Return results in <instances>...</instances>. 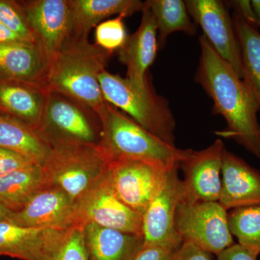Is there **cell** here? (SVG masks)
<instances>
[{
    "label": "cell",
    "mask_w": 260,
    "mask_h": 260,
    "mask_svg": "<svg viewBox=\"0 0 260 260\" xmlns=\"http://www.w3.org/2000/svg\"><path fill=\"white\" fill-rule=\"evenodd\" d=\"M226 148L220 139L190 156L179 166L184 178L181 202H218L221 191V170Z\"/></svg>",
    "instance_id": "12"
},
{
    "label": "cell",
    "mask_w": 260,
    "mask_h": 260,
    "mask_svg": "<svg viewBox=\"0 0 260 260\" xmlns=\"http://www.w3.org/2000/svg\"><path fill=\"white\" fill-rule=\"evenodd\" d=\"M179 169L175 167L168 171L161 187L143 214V247L157 246L178 249L183 244L175 225L176 213L182 199Z\"/></svg>",
    "instance_id": "9"
},
{
    "label": "cell",
    "mask_w": 260,
    "mask_h": 260,
    "mask_svg": "<svg viewBox=\"0 0 260 260\" xmlns=\"http://www.w3.org/2000/svg\"><path fill=\"white\" fill-rule=\"evenodd\" d=\"M142 12L139 28L117 51L119 61L126 68V78L140 87L146 85L148 68L153 64L158 50L156 24L145 2Z\"/></svg>",
    "instance_id": "16"
},
{
    "label": "cell",
    "mask_w": 260,
    "mask_h": 260,
    "mask_svg": "<svg viewBox=\"0 0 260 260\" xmlns=\"http://www.w3.org/2000/svg\"><path fill=\"white\" fill-rule=\"evenodd\" d=\"M102 129V121L96 113L61 94L50 92L36 132L51 147L99 145Z\"/></svg>",
    "instance_id": "6"
},
{
    "label": "cell",
    "mask_w": 260,
    "mask_h": 260,
    "mask_svg": "<svg viewBox=\"0 0 260 260\" xmlns=\"http://www.w3.org/2000/svg\"><path fill=\"white\" fill-rule=\"evenodd\" d=\"M158 32V49L165 46L167 38L175 32L194 36L198 26L191 20L185 3L182 0H148Z\"/></svg>",
    "instance_id": "25"
},
{
    "label": "cell",
    "mask_w": 260,
    "mask_h": 260,
    "mask_svg": "<svg viewBox=\"0 0 260 260\" xmlns=\"http://www.w3.org/2000/svg\"><path fill=\"white\" fill-rule=\"evenodd\" d=\"M64 231L0 221V256L21 260H49Z\"/></svg>",
    "instance_id": "17"
},
{
    "label": "cell",
    "mask_w": 260,
    "mask_h": 260,
    "mask_svg": "<svg viewBox=\"0 0 260 260\" xmlns=\"http://www.w3.org/2000/svg\"><path fill=\"white\" fill-rule=\"evenodd\" d=\"M83 229L73 226L64 230L49 260H89Z\"/></svg>",
    "instance_id": "27"
},
{
    "label": "cell",
    "mask_w": 260,
    "mask_h": 260,
    "mask_svg": "<svg viewBox=\"0 0 260 260\" xmlns=\"http://www.w3.org/2000/svg\"><path fill=\"white\" fill-rule=\"evenodd\" d=\"M225 4L229 5V8H232L234 10V13L242 17L246 23L257 29L256 25L255 16H254L251 1H249V0H234V1L227 2Z\"/></svg>",
    "instance_id": "33"
},
{
    "label": "cell",
    "mask_w": 260,
    "mask_h": 260,
    "mask_svg": "<svg viewBox=\"0 0 260 260\" xmlns=\"http://www.w3.org/2000/svg\"><path fill=\"white\" fill-rule=\"evenodd\" d=\"M124 18L122 15H119L98 25L95 30V45L109 52L119 50L129 37Z\"/></svg>",
    "instance_id": "28"
},
{
    "label": "cell",
    "mask_w": 260,
    "mask_h": 260,
    "mask_svg": "<svg viewBox=\"0 0 260 260\" xmlns=\"http://www.w3.org/2000/svg\"><path fill=\"white\" fill-rule=\"evenodd\" d=\"M84 240L89 260H135L143 248L142 235L88 223Z\"/></svg>",
    "instance_id": "20"
},
{
    "label": "cell",
    "mask_w": 260,
    "mask_h": 260,
    "mask_svg": "<svg viewBox=\"0 0 260 260\" xmlns=\"http://www.w3.org/2000/svg\"><path fill=\"white\" fill-rule=\"evenodd\" d=\"M186 9L194 23L222 59L243 78L242 54L234 21L225 6L219 0H186Z\"/></svg>",
    "instance_id": "11"
},
{
    "label": "cell",
    "mask_w": 260,
    "mask_h": 260,
    "mask_svg": "<svg viewBox=\"0 0 260 260\" xmlns=\"http://www.w3.org/2000/svg\"><path fill=\"white\" fill-rule=\"evenodd\" d=\"M12 212V210L8 209L0 203V221H7L9 219Z\"/></svg>",
    "instance_id": "37"
},
{
    "label": "cell",
    "mask_w": 260,
    "mask_h": 260,
    "mask_svg": "<svg viewBox=\"0 0 260 260\" xmlns=\"http://www.w3.org/2000/svg\"><path fill=\"white\" fill-rule=\"evenodd\" d=\"M168 171L144 160L119 158L109 164L108 177L118 198L143 217Z\"/></svg>",
    "instance_id": "8"
},
{
    "label": "cell",
    "mask_w": 260,
    "mask_h": 260,
    "mask_svg": "<svg viewBox=\"0 0 260 260\" xmlns=\"http://www.w3.org/2000/svg\"><path fill=\"white\" fill-rule=\"evenodd\" d=\"M251 3L255 16L256 28L260 30V0H252Z\"/></svg>",
    "instance_id": "36"
},
{
    "label": "cell",
    "mask_w": 260,
    "mask_h": 260,
    "mask_svg": "<svg viewBox=\"0 0 260 260\" xmlns=\"http://www.w3.org/2000/svg\"><path fill=\"white\" fill-rule=\"evenodd\" d=\"M35 164L30 159L16 152L0 148V177Z\"/></svg>",
    "instance_id": "30"
},
{
    "label": "cell",
    "mask_w": 260,
    "mask_h": 260,
    "mask_svg": "<svg viewBox=\"0 0 260 260\" xmlns=\"http://www.w3.org/2000/svg\"><path fill=\"white\" fill-rule=\"evenodd\" d=\"M113 53L88 42L70 37L51 62L47 80L49 91L61 94L96 113L107 111L99 75L105 70Z\"/></svg>",
    "instance_id": "2"
},
{
    "label": "cell",
    "mask_w": 260,
    "mask_h": 260,
    "mask_svg": "<svg viewBox=\"0 0 260 260\" xmlns=\"http://www.w3.org/2000/svg\"><path fill=\"white\" fill-rule=\"evenodd\" d=\"M99 79L103 95L109 104L120 109L164 143L176 146V121L169 101L156 93L149 75L143 87L106 70L99 75Z\"/></svg>",
    "instance_id": "4"
},
{
    "label": "cell",
    "mask_w": 260,
    "mask_h": 260,
    "mask_svg": "<svg viewBox=\"0 0 260 260\" xmlns=\"http://www.w3.org/2000/svg\"><path fill=\"white\" fill-rule=\"evenodd\" d=\"M0 148L16 152L42 166L50 147L35 130L0 114Z\"/></svg>",
    "instance_id": "23"
},
{
    "label": "cell",
    "mask_w": 260,
    "mask_h": 260,
    "mask_svg": "<svg viewBox=\"0 0 260 260\" xmlns=\"http://www.w3.org/2000/svg\"><path fill=\"white\" fill-rule=\"evenodd\" d=\"M242 54L243 78L260 112V32L236 13L232 17Z\"/></svg>",
    "instance_id": "24"
},
{
    "label": "cell",
    "mask_w": 260,
    "mask_h": 260,
    "mask_svg": "<svg viewBox=\"0 0 260 260\" xmlns=\"http://www.w3.org/2000/svg\"><path fill=\"white\" fill-rule=\"evenodd\" d=\"M110 162L99 145L60 144L50 147L42 167L47 186L78 202L105 178Z\"/></svg>",
    "instance_id": "5"
},
{
    "label": "cell",
    "mask_w": 260,
    "mask_h": 260,
    "mask_svg": "<svg viewBox=\"0 0 260 260\" xmlns=\"http://www.w3.org/2000/svg\"><path fill=\"white\" fill-rule=\"evenodd\" d=\"M7 221L23 227L66 230L78 226L76 202L61 189L47 186L34 194L21 209L12 212Z\"/></svg>",
    "instance_id": "13"
},
{
    "label": "cell",
    "mask_w": 260,
    "mask_h": 260,
    "mask_svg": "<svg viewBox=\"0 0 260 260\" xmlns=\"http://www.w3.org/2000/svg\"><path fill=\"white\" fill-rule=\"evenodd\" d=\"M201 54L194 80L213 102V113L223 116L227 127L216 134L234 140L260 158L259 107L250 89L205 35L199 39Z\"/></svg>",
    "instance_id": "1"
},
{
    "label": "cell",
    "mask_w": 260,
    "mask_h": 260,
    "mask_svg": "<svg viewBox=\"0 0 260 260\" xmlns=\"http://www.w3.org/2000/svg\"><path fill=\"white\" fill-rule=\"evenodd\" d=\"M72 18L71 37L88 39L90 30L114 15L124 18L142 11L139 0H68Z\"/></svg>",
    "instance_id": "21"
},
{
    "label": "cell",
    "mask_w": 260,
    "mask_h": 260,
    "mask_svg": "<svg viewBox=\"0 0 260 260\" xmlns=\"http://www.w3.org/2000/svg\"><path fill=\"white\" fill-rule=\"evenodd\" d=\"M172 260H211V254L191 243L183 242Z\"/></svg>",
    "instance_id": "31"
},
{
    "label": "cell",
    "mask_w": 260,
    "mask_h": 260,
    "mask_svg": "<svg viewBox=\"0 0 260 260\" xmlns=\"http://www.w3.org/2000/svg\"><path fill=\"white\" fill-rule=\"evenodd\" d=\"M28 41L24 40L21 37H19L18 34H15L0 22V45Z\"/></svg>",
    "instance_id": "35"
},
{
    "label": "cell",
    "mask_w": 260,
    "mask_h": 260,
    "mask_svg": "<svg viewBox=\"0 0 260 260\" xmlns=\"http://www.w3.org/2000/svg\"><path fill=\"white\" fill-rule=\"evenodd\" d=\"M29 25L51 61L71 37L72 18L68 0L20 2Z\"/></svg>",
    "instance_id": "14"
},
{
    "label": "cell",
    "mask_w": 260,
    "mask_h": 260,
    "mask_svg": "<svg viewBox=\"0 0 260 260\" xmlns=\"http://www.w3.org/2000/svg\"><path fill=\"white\" fill-rule=\"evenodd\" d=\"M47 186L42 166L35 164L15 170L0 177V203L12 211H18Z\"/></svg>",
    "instance_id": "22"
},
{
    "label": "cell",
    "mask_w": 260,
    "mask_h": 260,
    "mask_svg": "<svg viewBox=\"0 0 260 260\" xmlns=\"http://www.w3.org/2000/svg\"><path fill=\"white\" fill-rule=\"evenodd\" d=\"M178 249L157 246H146L142 249L135 260H172Z\"/></svg>",
    "instance_id": "32"
},
{
    "label": "cell",
    "mask_w": 260,
    "mask_h": 260,
    "mask_svg": "<svg viewBox=\"0 0 260 260\" xmlns=\"http://www.w3.org/2000/svg\"><path fill=\"white\" fill-rule=\"evenodd\" d=\"M228 224L238 244L256 256L260 254V205L234 208L228 213Z\"/></svg>",
    "instance_id": "26"
},
{
    "label": "cell",
    "mask_w": 260,
    "mask_h": 260,
    "mask_svg": "<svg viewBox=\"0 0 260 260\" xmlns=\"http://www.w3.org/2000/svg\"><path fill=\"white\" fill-rule=\"evenodd\" d=\"M51 62L39 42L0 45V79L47 86Z\"/></svg>",
    "instance_id": "15"
},
{
    "label": "cell",
    "mask_w": 260,
    "mask_h": 260,
    "mask_svg": "<svg viewBox=\"0 0 260 260\" xmlns=\"http://www.w3.org/2000/svg\"><path fill=\"white\" fill-rule=\"evenodd\" d=\"M0 22L24 40L39 42L20 3L0 0Z\"/></svg>",
    "instance_id": "29"
},
{
    "label": "cell",
    "mask_w": 260,
    "mask_h": 260,
    "mask_svg": "<svg viewBox=\"0 0 260 260\" xmlns=\"http://www.w3.org/2000/svg\"><path fill=\"white\" fill-rule=\"evenodd\" d=\"M218 260H256L257 256L238 244H233L222 251L218 256Z\"/></svg>",
    "instance_id": "34"
},
{
    "label": "cell",
    "mask_w": 260,
    "mask_h": 260,
    "mask_svg": "<svg viewBox=\"0 0 260 260\" xmlns=\"http://www.w3.org/2000/svg\"><path fill=\"white\" fill-rule=\"evenodd\" d=\"M176 229L183 242L218 256L234 244L228 224V212L218 202H180Z\"/></svg>",
    "instance_id": "7"
},
{
    "label": "cell",
    "mask_w": 260,
    "mask_h": 260,
    "mask_svg": "<svg viewBox=\"0 0 260 260\" xmlns=\"http://www.w3.org/2000/svg\"><path fill=\"white\" fill-rule=\"evenodd\" d=\"M100 119L102 129L99 146L111 161L137 159L170 170L179 167L192 153V149L167 144L111 104Z\"/></svg>",
    "instance_id": "3"
},
{
    "label": "cell",
    "mask_w": 260,
    "mask_h": 260,
    "mask_svg": "<svg viewBox=\"0 0 260 260\" xmlns=\"http://www.w3.org/2000/svg\"><path fill=\"white\" fill-rule=\"evenodd\" d=\"M218 203L229 210L260 205V172L242 158L225 150Z\"/></svg>",
    "instance_id": "18"
},
{
    "label": "cell",
    "mask_w": 260,
    "mask_h": 260,
    "mask_svg": "<svg viewBox=\"0 0 260 260\" xmlns=\"http://www.w3.org/2000/svg\"><path fill=\"white\" fill-rule=\"evenodd\" d=\"M143 217L116 194L108 173L99 184L76 202L78 226L94 223L128 234L143 236Z\"/></svg>",
    "instance_id": "10"
},
{
    "label": "cell",
    "mask_w": 260,
    "mask_h": 260,
    "mask_svg": "<svg viewBox=\"0 0 260 260\" xmlns=\"http://www.w3.org/2000/svg\"><path fill=\"white\" fill-rule=\"evenodd\" d=\"M49 93L45 85L0 79V114L36 131L42 121Z\"/></svg>",
    "instance_id": "19"
}]
</instances>
